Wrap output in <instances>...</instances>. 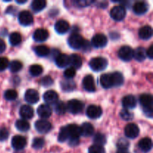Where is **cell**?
<instances>
[{"mask_svg":"<svg viewBox=\"0 0 153 153\" xmlns=\"http://www.w3.org/2000/svg\"><path fill=\"white\" fill-rule=\"evenodd\" d=\"M94 142L95 145H98V146H102L106 143V137L102 133H97L95 134L94 138Z\"/></svg>","mask_w":153,"mask_h":153,"instance_id":"38","label":"cell"},{"mask_svg":"<svg viewBox=\"0 0 153 153\" xmlns=\"http://www.w3.org/2000/svg\"><path fill=\"white\" fill-rule=\"evenodd\" d=\"M61 87L62 91H66V92H70V91H73L76 88V84L74 82L70 80H65L61 82Z\"/></svg>","mask_w":153,"mask_h":153,"instance_id":"32","label":"cell"},{"mask_svg":"<svg viewBox=\"0 0 153 153\" xmlns=\"http://www.w3.org/2000/svg\"><path fill=\"white\" fill-rule=\"evenodd\" d=\"M140 134V129L138 126L134 123H129L126 126L125 134L128 138H136Z\"/></svg>","mask_w":153,"mask_h":153,"instance_id":"11","label":"cell"},{"mask_svg":"<svg viewBox=\"0 0 153 153\" xmlns=\"http://www.w3.org/2000/svg\"><path fill=\"white\" fill-rule=\"evenodd\" d=\"M55 29L57 33L60 34H64L67 33L70 29V24L68 22L64 19L57 21L55 25Z\"/></svg>","mask_w":153,"mask_h":153,"instance_id":"21","label":"cell"},{"mask_svg":"<svg viewBox=\"0 0 153 153\" xmlns=\"http://www.w3.org/2000/svg\"><path fill=\"white\" fill-rule=\"evenodd\" d=\"M149 10V4L146 1H137L133 5V10L137 15H143Z\"/></svg>","mask_w":153,"mask_h":153,"instance_id":"18","label":"cell"},{"mask_svg":"<svg viewBox=\"0 0 153 153\" xmlns=\"http://www.w3.org/2000/svg\"><path fill=\"white\" fill-rule=\"evenodd\" d=\"M117 146L118 149H128L130 144L129 142H128L126 139L120 138L119 139V140L117 141Z\"/></svg>","mask_w":153,"mask_h":153,"instance_id":"44","label":"cell"},{"mask_svg":"<svg viewBox=\"0 0 153 153\" xmlns=\"http://www.w3.org/2000/svg\"><path fill=\"white\" fill-rule=\"evenodd\" d=\"M27 140L25 137L21 135H16L12 138V147L16 150H22L26 146Z\"/></svg>","mask_w":153,"mask_h":153,"instance_id":"9","label":"cell"},{"mask_svg":"<svg viewBox=\"0 0 153 153\" xmlns=\"http://www.w3.org/2000/svg\"><path fill=\"white\" fill-rule=\"evenodd\" d=\"M34 52H35L36 55L37 56L45 57L49 55V52H50V50H49V49L46 46L40 45V46H37L34 48Z\"/></svg>","mask_w":153,"mask_h":153,"instance_id":"33","label":"cell"},{"mask_svg":"<svg viewBox=\"0 0 153 153\" xmlns=\"http://www.w3.org/2000/svg\"><path fill=\"white\" fill-rule=\"evenodd\" d=\"M9 136V132L7 129L4 127L0 128V141H4L7 140Z\"/></svg>","mask_w":153,"mask_h":153,"instance_id":"49","label":"cell"},{"mask_svg":"<svg viewBox=\"0 0 153 153\" xmlns=\"http://www.w3.org/2000/svg\"><path fill=\"white\" fill-rule=\"evenodd\" d=\"M139 37L143 40H149L152 36V28L149 25H144L139 30Z\"/></svg>","mask_w":153,"mask_h":153,"instance_id":"27","label":"cell"},{"mask_svg":"<svg viewBox=\"0 0 153 153\" xmlns=\"http://www.w3.org/2000/svg\"><path fill=\"white\" fill-rule=\"evenodd\" d=\"M37 112L40 117L43 118V119H47L52 115V109L49 105L43 104L39 106Z\"/></svg>","mask_w":153,"mask_h":153,"instance_id":"15","label":"cell"},{"mask_svg":"<svg viewBox=\"0 0 153 153\" xmlns=\"http://www.w3.org/2000/svg\"><path fill=\"white\" fill-rule=\"evenodd\" d=\"M140 105H142L143 108H152V102L153 99L151 94H143L140 95L139 98Z\"/></svg>","mask_w":153,"mask_h":153,"instance_id":"26","label":"cell"},{"mask_svg":"<svg viewBox=\"0 0 153 153\" xmlns=\"http://www.w3.org/2000/svg\"><path fill=\"white\" fill-rule=\"evenodd\" d=\"M15 126L17 128V130H19V131H22V132H26L30 129L29 123L23 119L18 120L15 123Z\"/></svg>","mask_w":153,"mask_h":153,"instance_id":"30","label":"cell"},{"mask_svg":"<svg viewBox=\"0 0 153 153\" xmlns=\"http://www.w3.org/2000/svg\"><path fill=\"white\" fill-rule=\"evenodd\" d=\"M22 41V36L19 32H13L9 36V42L12 46H17Z\"/></svg>","mask_w":153,"mask_h":153,"instance_id":"35","label":"cell"},{"mask_svg":"<svg viewBox=\"0 0 153 153\" xmlns=\"http://www.w3.org/2000/svg\"><path fill=\"white\" fill-rule=\"evenodd\" d=\"M34 127L39 133L45 134L50 131L52 128V124L46 120H39L35 122Z\"/></svg>","mask_w":153,"mask_h":153,"instance_id":"7","label":"cell"},{"mask_svg":"<svg viewBox=\"0 0 153 153\" xmlns=\"http://www.w3.org/2000/svg\"><path fill=\"white\" fill-rule=\"evenodd\" d=\"M19 23L24 26H28V25H31L34 22V18H33L32 14L28 10H22L20 12L18 16Z\"/></svg>","mask_w":153,"mask_h":153,"instance_id":"8","label":"cell"},{"mask_svg":"<svg viewBox=\"0 0 153 153\" xmlns=\"http://www.w3.org/2000/svg\"><path fill=\"white\" fill-rule=\"evenodd\" d=\"M68 44L73 49H87V47H89L88 41L85 40L82 36L77 33H74L69 37Z\"/></svg>","mask_w":153,"mask_h":153,"instance_id":"1","label":"cell"},{"mask_svg":"<svg viewBox=\"0 0 153 153\" xmlns=\"http://www.w3.org/2000/svg\"><path fill=\"white\" fill-rule=\"evenodd\" d=\"M108 62L106 58L103 57H97L94 58L90 61L89 66L91 70L95 72H101L105 70Z\"/></svg>","mask_w":153,"mask_h":153,"instance_id":"3","label":"cell"},{"mask_svg":"<svg viewBox=\"0 0 153 153\" xmlns=\"http://www.w3.org/2000/svg\"><path fill=\"white\" fill-rule=\"evenodd\" d=\"M79 6H82V7H85V6L88 5V4H91L92 1H76Z\"/></svg>","mask_w":153,"mask_h":153,"instance_id":"52","label":"cell"},{"mask_svg":"<svg viewBox=\"0 0 153 153\" xmlns=\"http://www.w3.org/2000/svg\"><path fill=\"white\" fill-rule=\"evenodd\" d=\"M8 67L9 70H10V71L11 73H17V72H19L22 68V64L19 61L14 60V61H12L9 64Z\"/></svg>","mask_w":153,"mask_h":153,"instance_id":"36","label":"cell"},{"mask_svg":"<svg viewBox=\"0 0 153 153\" xmlns=\"http://www.w3.org/2000/svg\"><path fill=\"white\" fill-rule=\"evenodd\" d=\"M126 11L123 5H116L112 7L110 11V15L115 21H121L125 18Z\"/></svg>","mask_w":153,"mask_h":153,"instance_id":"4","label":"cell"},{"mask_svg":"<svg viewBox=\"0 0 153 153\" xmlns=\"http://www.w3.org/2000/svg\"><path fill=\"white\" fill-rule=\"evenodd\" d=\"M9 66V61L7 58L0 57V71L6 70Z\"/></svg>","mask_w":153,"mask_h":153,"instance_id":"48","label":"cell"},{"mask_svg":"<svg viewBox=\"0 0 153 153\" xmlns=\"http://www.w3.org/2000/svg\"><path fill=\"white\" fill-rule=\"evenodd\" d=\"M81 135L83 137H91L94 133V128L90 123H84L80 127Z\"/></svg>","mask_w":153,"mask_h":153,"instance_id":"24","label":"cell"},{"mask_svg":"<svg viewBox=\"0 0 153 153\" xmlns=\"http://www.w3.org/2000/svg\"><path fill=\"white\" fill-rule=\"evenodd\" d=\"M138 147L142 152H148L152 147V142L149 137H144L141 139L138 143Z\"/></svg>","mask_w":153,"mask_h":153,"instance_id":"25","label":"cell"},{"mask_svg":"<svg viewBox=\"0 0 153 153\" xmlns=\"http://www.w3.org/2000/svg\"><path fill=\"white\" fill-rule=\"evenodd\" d=\"M6 49V44L4 41L1 39H0V54L3 53L5 51Z\"/></svg>","mask_w":153,"mask_h":153,"instance_id":"51","label":"cell"},{"mask_svg":"<svg viewBox=\"0 0 153 153\" xmlns=\"http://www.w3.org/2000/svg\"><path fill=\"white\" fill-rule=\"evenodd\" d=\"M76 70H75L73 67H68L67 69H66L65 71H64V77L67 78V79H71L76 76Z\"/></svg>","mask_w":153,"mask_h":153,"instance_id":"46","label":"cell"},{"mask_svg":"<svg viewBox=\"0 0 153 153\" xmlns=\"http://www.w3.org/2000/svg\"><path fill=\"white\" fill-rule=\"evenodd\" d=\"M55 111L56 112V114H64L66 113V111H67V105L63 102H57L55 103Z\"/></svg>","mask_w":153,"mask_h":153,"instance_id":"40","label":"cell"},{"mask_svg":"<svg viewBox=\"0 0 153 153\" xmlns=\"http://www.w3.org/2000/svg\"><path fill=\"white\" fill-rule=\"evenodd\" d=\"M67 128L69 133V145L71 146H77L81 136L80 127L76 124H70L67 126Z\"/></svg>","mask_w":153,"mask_h":153,"instance_id":"2","label":"cell"},{"mask_svg":"<svg viewBox=\"0 0 153 153\" xmlns=\"http://www.w3.org/2000/svg\"><path fill=\"white\" fill-rule=\"evenodd\" d=\"M39 94L36 90L29 89L25 92V101L30 104H36L39 101Z\"/></svg>","mask_w":153,"mask_h":153,"instance_id":"16","label":"cell"},{"mask_svg":"<svg viewBox=\"0 0 153 153\" xmlns=\"http://www.w3.org/2000/svg\"><path fill=\"white\" fill-rule=\"evenodd\" d=\"M43 67L39 64H34L31 65L29 68V73L34 77L40 76L43 73Z\"/></svg>","mask_w":153,"mask_h":153,"instance_id":"37","label":"cell"},{"mask_svg":"<svg viewBox=\"0 0 153 153\" xmlns=\"http://www.w3.org/2000/svg\"><path fill=\"white\" fill-rule=\"evenodd\" d=\"M53 80H52V78L49 76H46L42 78V79L40 80V84L43 85V87H49L53 84Z\"/></svg>","mask_w":153,"mask_h":153,"instance_id":"47","label":"cell"},{"mask_svg":"<svg viewBox=\"0 0 153 153\" xmlns=\"http://www.w3.org/2000/svg\"><path fill=\"white\" fill-rule=\"evenodd\" d=\"M17 92L14 90H7L4 94V98L7 101H13L17 98Z\"/></svg>","mask_w":153,"mask_h":153,"instance_id":"41","label":"cell"},{"mask_svg":"<svg viewBox=\"0 0 153 153\" xmlns=\"http://www.w3.org/2000/svg\"><path fill=\"white\" fill-rule=\"evenodd\" d=\"M91 43L95 48H103L107 45L108 38L105 34H97L94 36Z\"/></svg>","mask_w":153,"mask_h":153,"instance_id":"10","label":"cell"},{"mask_svg":"<svg viewBox=\"0 0 153 153\" xmlns=\"http://www.w3.org/2000/svg\"><path fill=\"white\" fill-rule=\"evenodd\" d=\"M118 56L122 61H129L134 57V50L128 46H123L118 51Z\"/></svg>","mask_w":153,"mask_h":153,"instance_id":"6","label":"cell"},{"mask_svg":"<svg viewBox=\"0 0 153 153\" xmlns=\"http://www.w3.org/2000/svg\"><path fill=\"white\" fill-rule=\"evenodd\" d=\"M84 108V104L78 100H71L67 105V111L73 114H77L82 111Z\"/></svg>","mask_w":153,"mask_h":153,"instance_id":"5","label":"cell"},{"mask_svg":"<svg viewBox=\"0 0 153 153\" xmlns=\"http://www.w3.org/2000/svg\"><path fill=\"white\" fill-rule=\"evenodd\" d=\"M112 76H113L114 80V87H120L123 85L124 82V78L122 73L120 72H114V73H111Z\"/></svg>","mask_w":153,"mask_h":153,"instance_id":"34","label":"cell"},{"mask_svg":"<svg viewBox=\"0 0 153 153\" xmlns=\"http://www.w3.org/2000/svg\"><path fill=\"white\" fill-rule=\"evenodd\" d=\"M45 144L44 139L42 137H36L32 141V147L35 149H40Z\"/></svg>","mask_w":153,"mask_h":153,"instance_id":"42","label":"cell"},{"mask_svg":"<svg viewBox=\"0 0 153 153\" xmlns=\"http://www.w3.org/2000/svg\"><path fill=\"white\" fill-rule=\"evenodd\" d=\"M19 115L23 120H30L34 116V110L31 106L24 105L19 109Z\"/></svg>","mask_w":153,"mask_h":153,"instance_id":"19","label":"cell"},{"mask_svg":"<svg viewBox=\"0 0 153 153\" xmlns=\"http://www.w3.org/2000/svg\"><path fill=\"white\" fill-rule=\"evenodd\" d=\"M122 105L126 109H133L137 105V100L132 95H127L122 100Z\"/></svg>","mask_w":153,"mask_h":153,"instance_id":"17","label":"cell"},{"mask_svg":"<svg viewBox=\"0 0 153 153\" xmlns=\"http://www.w3.org/2000/svg\"><path fill=\"white\" fill-rule=\"evenodd\" d=\"M100 84L105 89H109L114 87V80L111 73H105L100 76Z\"/></svg>","mask_w":153,"mask_h":153,"instance_id":"14","label":"cell"},{"mask_svg":"<svg viewBox=\"0 0 153 153\" xmlns=\"http://www.w3.org/2000/svg\"><path fill=\"white\" fill-rule=\"evenodd\" d=\"M117 153H129L128 149H117Z\"/></svg>","mask_w":153,"mask_h":153,"instance_id":"53","label":"cell"},{"mask_svg":"<svg viewBox=\"0 0 153 153\" xmlns=\"http://www.w3.org/2000/svg\"><path fill=\"white\" fill-rule=\"evenodd\" d=\"M137 61H143L146 58V50L143 47H138L134 51V57Z\"/></svg>","mask_w":153,"mask_h":153,"instance_id":"31","label":"cell"},{"mask_svg":"<svg viewBox=\"0 0 153 153\" xmlns=\"http://www.w3.org/2000/svg\"><path fill=\"white\" fill-rule=\"evenodd\" d=\"M120 115V117L126 121H130L134 118L133 114L127 109H123V110L121 111Z\"/></svg>","mask_w":153,"mask_h":153,"instance_id":"43","label":"cell"},{"mask_svg":"<svg viewBox=\"0 0 153 153\" xmlns=\"http://www.w3.org/2000/svg\"><path fill=\"white\" fill-rule=\"evenodd\" d=\"M146 55L149 57V59H152L153 58V46L151 45L150 47L147 49L146 51Z\"/></svg>","mask_w":153,"mask_h":153,"instance_id":"50","label":"cell"},{"mask_svg":"<svg viewBox=\"0 0 153 153\" xmlns=\"http://www.w3.org/2000/svg\"><path fill=\"white\" fill-rule=\"evenodd\" d=\"M88 153H105V150L103 146L94 144L89 148Z\"/></svg>","mask_w":153,"mask_h":153,"instance_id":"45","label":"cell"},{"mask_svg":"<svg viewBox=\"0 0 153 153\" xmlns=\"http://www.w3.org/2000/svg\"><path fill=\"white\" fill-rule=\"evenodd\" d=\"M16 2H17L18 4H24V3H25V2H26V1H16Z\"/></svg>","mask_w":153,"mask_h":153,"instance_id":"54","label":"cell"},{"mask_svg":"<svg viewBox=\"0 0 153 153\" xmlns=\"http://www.w3.org/2000/svg\"><path fill=\"white\" fill-rule=\"evenodd\" d=\"M82 85L84 89L88 92H94L96 91L95 82H94V77L91 75H88L85 76L82 81Z\"/></svg>","mask_w":153,"mask_h":153,"instance_id":"13","label":"cell"},{"mask_svg":"<svg viewBox=\"0 0 153 153\" xmlns=\"http://www.w3.org/2000/svg\"><path fill=\"white\" fill-rule=\"evenodd\" d=\"M46 1L45 0H34L31 4V7L32 10L35 13L41 11L46 7Z\"/></svg>","mask_w":153,"mask_h":153,"instance_id":"28","label":"cell"},{"mask_svg":"<svg viewBox=\"0 0 153 153\" xmlns=\"http://www.w3.org/2000/svg\"><path fill=\"white\" fill-rule=\"evenodd\" d=\"M43 100L49 105L55 104L58 100V94L55 91H48L43 94Z\"/></svg>","mask_w":153,"mask_h":153,"instance_id":"22","label":"cell"},{"mask_svg":"<svg viewBox=\"0 0 153 153\" xmlns=\"http://www.w3.org/2000/svg\"><path fill=\"white\" fill-rule=\"evenodd\" d=\"M55 64L60 68H64L70 64V56L66 54H58L55 58Z\"/></svg>","mask_w":153,"mask_h":153,"instance_id":"23","label":"cell"},{"mask_svg":"<svg viewBox=\"0 0 153 153\" xmlns=\"http://www.w3.org/2000/svg\"><path fill=\"white\" fill-rule=\"evenodd\" d=\"M87 116L90 118V119L95 120L97 118H100L102 114V110L99 106L95 105H91L87 109Z\"/></svg>","mask_w":153,"mask_h":153,"instance_id":"12","label":"cell"},{"mask_svg":"<svg viewBox=\"0 0 153 153\" xmlns=\"http://www.w3.org/2000/svg\"><path fill=\"white\" fill-rule=\"evenodd\" d=\"M49 37V32L44 28H38L33 34V38L36 42H43Z\"/></svg>","mask_w":153,"mask_h":153,"instance_id":"20","label":"cell"},{"mask_svg":"<svg viewBox=\"0 0 153 153\" xmlns=\"http://www.w3.org/2000/svg\"><path fill=\"white\" fill-rule=\"evenodd\" d=\"M70 64L75 70L79 69L82 65V58L77 54H73L70 56Z\"/></svg>","mask_w":153,"mask_h":153,"instance_id":"29","label":"cell"},{"mask_svg":"<svg viewBox=\"0 0 153 153\" xmlns=\"http://www.w3.org/2000/svg\"><path fill=\"white\" fill-rule=\"evenodd\" d=\"M69 139V133L68 131H67V126L62 127L60 130V132L58 134V141L62 143V142L66 141L67 140Z\"/></svg>","mask_w":153,"mask_h":153,"instance_id":"39","label":"cell"}]
</instances>
